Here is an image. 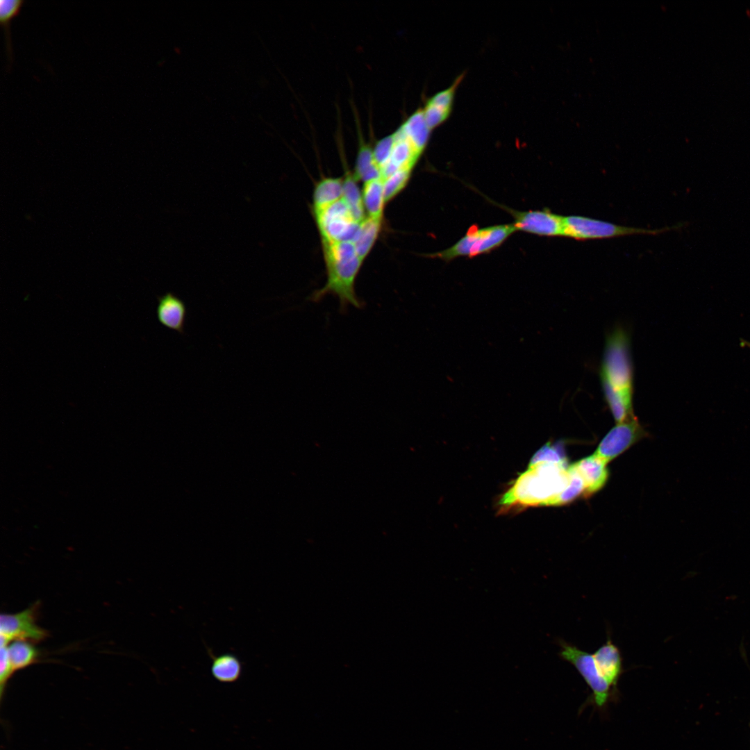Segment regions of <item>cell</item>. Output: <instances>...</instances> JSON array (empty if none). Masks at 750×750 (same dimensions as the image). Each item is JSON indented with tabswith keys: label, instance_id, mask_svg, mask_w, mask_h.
Wrapping results in <instances>:
<instances>
[{
	"label": "cell",
	"instance_id": "1",
	"mask_svg": "<svg viewBox=\"0 0 750 750\" xmlns=\"http://www.w3.org/2000/svg\"><path fill=\"white\" fill-rule=\"evenodd\" d=\"M603 396L617 424L634 417L633 369L627 332L617 328L606 338L600 367Z\"/></svg>",
	"mask_w": 750,
	"mask_h": 750
},
{
	"label": "cell",
	"instance_id": "2",
	"mask_svg": "<svg viewBox=\"0 0 750 750\" xmlns=\"http://www.w3.org/2000/svg\"><path fill=\"white\" fill-rule=\"evenodd\" d=\"M326 266L327 280L315 290L309 300L319 302L328 294L336 297L340 311L346 312L350 306L362 308L363 302L357 297L355 283L362 261L351 242H322Z\"/></svg>",
	"mask_w": 750,
	"mask_h": 750
},
{
	"label": "cell",
	"instance_id": "3",
	"mask_svg": "<svg viewBox=\"0 0 750 750\" xmlns=\"http://www.w3.org/2000/svg\"><path fill=\"white\" fill-rule=\"evenodd\" d=\"M568 467L550 462L528 465L503 495L500 504L551 506L568 483Z\"/></svg>",
	"mask_w": 750,
	"mask_h": 750
},
{
	"label": "cell",
	"instance_id": "4",
	"mask_svg": "<svg viewBox=\"0 0 750 750\" xmlns=\"http://www.w3.org/2000/svg\"><path fill=\"white\" fill-rule=\"evenodd\" d=\"M515 231L512 224L472 228L453 246L431 256L444 260L475 256L498 247Z\"/></svg>",
	"mask_w": 750,
	"mask_h": 750
},
{
	"label": "cell",
	"instance_id": "5",
	"mask_svg": "<svg viewBox=\"0 0 750 750\" xmlns=\"http://www.w3.org/2000/svg\"><path fill=\"white\" fill-rule=\"evenodd\" d=\"M668 229L628 227L584 216L569 215L564 217L563 236L577 240H587L638 234L656 235Z\"/></svg>",
	"mask_w": 750,
	"mask_h": 750
},
{
	"label": "cell",
	"instance_id": "6",
	"mask_svg": "<svg viewBox=\"0 0 750 750\" xmlns=\"http://www.w3.org/2000/svg\"><path fill=\"white\" fill-rule=\"evenodd\" d=\"M558 644L560 657L572 664L583 678L592 692L594 705L600 709L604 708L615 693L601 676L593 655L562 640H558Z\"/></svg>",
	"mask_w": 750,
	"mask_h": 750
},
{
	"label": "cell",
	"instance_id": "7",
	"mask_svg": "<svg viewBox=\"0 0 750 750\" xmlns=\"http://www.w3.org/2000/svg\"><path fill=\"white\" fill-rule=\"evenodd\" d=\"M315 215L322 242L353 243L356 240L362 222L353 219L342 198Z\"/></svg>",
	"mask_w": 750,
	"mask_h": 750
},
{
	"label": "cell",
	"instance_id": "8",
	"mask_svg": "<svg viewBox=\"0 0 750 750\" xmlns=\"http://www.w3.org/2000/svg\"><path fill=\"white\" fill-rule=\"evenodd\" d=\"M38 607L33 605L17 613L1 615V647L8 646L15 640L40 642L48 636L47 631L36 623Z\"/></svg>",
	"mask_w": 750,
	"mask_h": 750
},
{
	"label": "cell",
	"instance_id": "9",
	"mask_svg": "<svg viewBox=\"0 0 750 750\" xmlns=\"http://www.w3.org/2000/svg\"><path fill=\"white\" fill-rule=\"evenodd\" d=\"M645 431L638 418L634 416L617 424L602 438L594 455L607 463L619 456L633 444L643 438Z\"/></svg>",
	"mask_w": 750,
	"mask_h": 750
},
{
	"label": "cell",
	"instance_id": "10",
	"mask_svg": "<svg viewBox=\"0 0 750 750\" xmlns=\"http://www.w3.org/2000/svg\"><path fill=\"white\" fill-rule=\"evenodd\" d=\"M516 230L544 236H563L564 217L549 210L512 212Z\"/></svg>",
	"mask_w": 750,
	"mask_h": 750
},
{
	"label": "cell",
	"instance_id": "11",
	"mask_svg": "<svg viewBox=\"0 0 750 750\" xmlns=\"http://www.w3.org/2000/svg\"><path fill=\"white\" fill-rule=\"evenodd\" d=\"M393 135L394 140L390 158L381 168L383 181L399 169H412L422 153L414 147L400 127Z\"/></svg>",
	"mask_w": 750,
	"mask_h": 750
},
{
	"label": "cell",
	"instance_id": "12",
	"mask_svg": "<svg viewBox=\"0 0 750 750\" xmlns=\"http://www.w3.org/2000/svg\"><path fill=\"white\" fill-rule=\"evenodd\" d=\"M187 312L185 301L173 292H167L158 297L157 319L168 329L184 334Z\"/></svg>",
	"mask_w": 750,
	"mask_h": 750
},
{
	"label": "cell",
	"instance_id": "13",
	"mask_svg": "<svg viewBox=\"0 0 750 750\" xmlns=\"http://www.w3.org/2000/svg\"><path fill=\"white\" fill-rule=\"evenodd\" d=\"M592 655L601 676L616 693L618 681L623 672L622 658L619 649L612 640L608 638Z\"/></svg>",
	"mask_w": 750,
	"mask_h": 750
},
{
	"label": "cell",
	"instance_id": "14",
	"mask_svg": "<svg viewBox=\"0 0 750 750\" xmlns=\"http://www.w3.org/2000/svg\"><path fill=\"white\" fill-rule=\"evenodd\" d=\"M607 464L594 453L572 464L584 481L585 496L597 492L605 485L609 474Z\"/></svg>",
	"mask_w": 750,
	"mask_h": 750
},
{
	"label": "cell",
	"instance_id": "15",
	"mask_svg": "<svg viewBox=\"0 0 750 750\" xmlns=\"http://www.w3.org/2000/svg\"><path fill=\"white\" fill-rule=\"evenodd\" d=\"M207 651L211 658V674L215 680L223 683H232L240 678L243 663L236 655L224 653L215 656L208 648Z\"/></svg>",
	"mask_w": 750,
	"mask_h": 750
},
{
	"label": "cell",
	"instance_id": "16",
	"mask_svg": "<svg viewBox=\"0 0 750 750\" xmlns=\"http://www.w3.org/2000/svg\"><path fill=\"white\" fill-rule=\"evenodd\" d=\"M343 180L341 178H324L315 185L313 192L314 212L331 206L342 198Z\"/></svg>",
	"mask_w": 750,
	"mask_h": 750
},
{
	"label": "cell",
	"instance_id": "17",
	"mask_svg": "<svg viewBox=\"0 0 750 750\" xmlns=\"http://www.w3.org/2000/svg\"><path fill=\"white\" fill-rule=\"evenodd\" d=\"M362 196L365 211L367 212L368 217L382 221L385 203L382 178L365 182Z\"/></svg>",
	"mask_w": 750,
	"mask_h": 750
},
{
	"label": "cell",
	"instance_id": "18",
	"mask_svg": "<svg viewBox=\"0 0 750 750\" xmlns=\"http://www.w3.org/2000/svg\"><path fill=\"white\" fill-rule=\"evenodd\" d=\"M359 135V149L353 174L355 178L357 181H363L364 183L381 178V169L375 162L373 149L363 141L360 133Z\"/></svg>",
	"mask_w": 750,
	"mask_h": 750
},
{
	"label": "cell",
	"instance_id": "19",
	"mask_svg": "<svg viewBox=\"0 0 750 750\" xmlns=\"http://www.w3.org/2000/svg\"><path fill=\"white\" fill-rule=\"evenodd\" d=\"M400 128L414 147L422 153L427 144L431 130L426 124L423 109L415 112Z\"/></svg>",
	"mask_w": 750,
	"mask_h": 750
},
{
	"label": "cell",
	"instance_id": "20",
	"mask_svg": "<svg viewBox=\"0 0 750 750\" xmlns=\"http://www.w3.org/2000/svg\"><path fill=\"white\" fill-rule=\"evenodd\" d=\"M10 662L15 672L25 669L36 662L40 657L39 650L33 642L15 640L7 646Z\"/></svg>",
	"mask_w": 750,
	"mask_h": 750
},
{
	"label": "cell",
	"instance_id": "21",
	"mask_svg": "<svg viewBox=\"0 0 750 750\" xmlns=\"http://www.w3.org/2000/svg\"><path fill=\"white\" fill-rule=\"evenodd\" d=\"M356 178L351 173L347 172L343 180L342 199L347 203L353 219L362 222L365 219L362 192L356 183Z\"/></svg>",
	"mask_w": 750,
	"mask_h": 750
},
{
	"label": "cell",
	"instance_id": "22",
	"mask_svg": "<svg viewBox=\"0 0 750 750\" xmlns=\"http://www.w3.org/2000/svg\"><path fill=\"white\" fill-rule=\"evenodd\" d=\"M382 221L369 217L362 222L359 233L353 242L356 253L362 261L371 251L381 230Z\"/></svg>",
	"mask_w": 750,
	"mask_h": 750
},
{
	"label": "cell",
	"instance_id": "23",
	"mask_svg": "<svg viewBox=\"0 0 750 750\" xmlns=\"http://www.w3.org/2000/svg\"><path fill=\"white\" fill-rule=\"evenodd\" d=\"M24 3V0H1L0 1V23L5 35L6 51L9 69L12 62V50L10 26L12 19L17 16Z\"/></svg>",
	"mask_w": 750,
	"mask_h": 750
},
{
	"label": "cell",
	"instance_id": "24",
	"mask_svg": "<svg viewBox=\"0 0 750 750\" xmlns=\"http://www.w3.org/2000/svg\"><path fill=\"white\" fill-rule=\"evenodd\" d=\"M568 483L553 501L552 506L565 505L573 501L581 495H585V485L584 481L572 465L568 467Z\"/></svg>",
	"mask_w": 750,
	"mask_h": 750
},
{
	"label": "cell",
	"instance_id": "25",
	"mask_svg": "<svg viewBox=\"0 0 750 750\" xmlns=\"http://www.w3.org/2000/svg\"><path fill=\"white\" fill-rule=\"evenodd\" d=\"M540 462L568 465L567 459L561 444H551L549 443L544 444L533 456L528 465Z\"/></svg>",
	"mask_w": 750,
	"mask_h": 750
},
{
	"label": "cell",
	"instance_id": "26",
	"mask_svg": "<svg viewBox=\"0 0 750 750\" xmlns=\"http://www.w3.org/2000/svg\"><path fill=\"white\" fill-rule=\"evenodd\" d=\"M411 172L412 169H399L383 180L385 202L393 199L406 187L410 178Z\"/></svg>",
	"mask_w": 750,
	"mask_h": 750
},
{
	"label": "cell",
	"instance_id": "27",
	"mask_svg": "<svg viewBox=\"0 0 750 750\" xmlns=\"http://www.w3.org/2000/svg\"><path fill=\"white\" fill-rule=\"evenodd\" d=\"M394 140V138L392 133L378 140L373 149L374 158L380 169L387 163L390 158Z\"/></svg>",
	"mask_w": 750,
	"mask_h": 750
},
{
	"label": "cell",
	"instance_id": "28",
	"mask_svg": "<svg viewBox=\"0 0 750 750\" xmlns=\"http://www.w3.org/2000/svg\"><path fill=\"white\" fill-rule=\"evenodd\" d=\"M15 672L10 662L7 646L1 647L0 653V700L2 701L3 697L8 681Z\"/></svg>",
	"mask_w": 750,
	"mask_h": 750
},
{
	"label": "cell",
	"instance_id": "29",
	"mask_svg": "<svg viewBox=\"0 0 750 750\" xmlns=\"http://www.w3.org/2000/svg\"><path fill=\"white\" fill-rule=\"evenodd\" d=\"M424 118L428 127L431 129L443 122L449 116L450 110H447L427 103L423 109Z\"/></svg>",
	"mask_w": 750,
	"mask_h": 750
},
{
	"label": "cell",
	"instance_id": "30",
	"mask_svg": "<svg viewBox=\"0 0 750 750\" xmlns=\"http://www.w3.org/2000/svg\"><path fill=\"white\" fill-rule=\"evenodd\" d=\"M460 79V78H459ZM459 79L449 88L443 90L433 96L427 103L450 110L454 92Z\"/></svg>",
	"mask_w": 750,
	"mask_h": 750
},
{
	"label": "cell",
	"instance_id": "31",
	"mask_svg": "<svg viewBox=\"0 0 750 750\" xmlns=\"http://www.w3.org/2000/svg\"><path fill=\"white\" fill-rule=\"evenodd\" d=\"M740 344L744 345L745 347H749L750 349V342H747L746 340H742Z\"/></svg>",
	"mask_w": 750,
	"mask_h": 750
}]
</instances>
